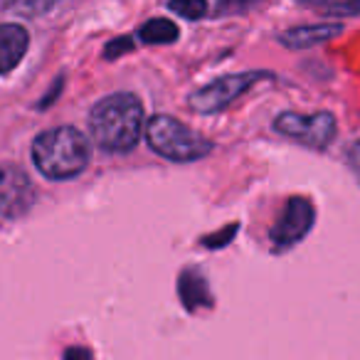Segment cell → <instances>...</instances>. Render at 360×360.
Masks as SVG:
<instances>
[{"label":"cell","mask_w":360,"mask_h":360,"mask_svg":"<svg viewBox=\"0 0 360 360\" xmlns=\"http://www.w3.org/2000/svg\"><path fill=\"white\" fill-rule=\"evenodd\" d=\"M143 129V104L131 91L99 99L89 111V134L106 153H126L136 148Z\"/></svg>","instance_id":"6da1fadb"},{"label":"cell","mask_w":360,"mask_h":360,"mask_svg":"<svg viewBox=\"0 0 360 360\" xmlns=\"http://www.w3.org/2000/svg\"><path fill=\"white\" fill-rule=\"evenodd\" d=\"M91 143L75 126H55L35 136L32 163L45 178L70 180L89 165Z\"/></svg>","instance_id":"7a4b0ae2"},{"label":"cell","mask_w":360,"mask_h":360,"mask_svg":"<svg viewBox=\"0 0 360 360\" xmlns=\"http://www.w3.org/2000/svg\"><path fill=\"white\" fill-rule=\"evenodd\" d=\"M146 143L163 158L173 163H193V160L205 158L212 150V143L193 131L191 126L180 124L178 119L168 114H155L146 124Z\"/></svg>","instance_id":"3957f363"},{"label":"cell","mask_w":360,"mask_h":360,"mask_svg":"<svg viewBox=\"0 0 360 360\" xmlns=\"http://www.w3.org/2000/svg\"><path fill=\"white\" fill-rule=\"evenodd\" d=\"M262 77L271 75H264V72H240V75L220 77V79L193 91L191 99H188V106L195 114H217V111L227 109L235 99H240L245 91H250L252 84H257Z\"/></svg>","instance_id":"277c9868"},{"label":"cell","mask_w":360,"mask_h":360,"mask_svg":"<svg viewBox=\"0 0 360 360\" xmlns=\"http://www.w3.org/2000/svg\"><path fill=\"white\" fill-rule=\"evenodd\" d=\"M274 131L281 136L299 141L309 148H326L335 139V119L330 111H316V114H296V111H284L274 119Z\"/></svg>","instance_id":"5b68a950"},{"label":"cell","mask_w":360,"mask_h":360,"mask_svg":"<svg viewBox=\"0 0 360 360\" xmlns=\"http://www.w3.org/2000/svg\"><path fill=\"white\" fill-rule=\"evenodd\" d=\"M316 220V210L311 205L309 198H289L281 210L279 220L271 227V242L276 250H289V247L299 245L306 235L311 232Z\"/></svg>","instance_id":"8992f818"},{"label":"cell","mask_w":360,"mask_h":360,"mask_svg":"<svg viewBox=\"0 0 360 360\" xmlns=\"http://www.w3.org/2000/svg\"><path fill=\"white\" fill-rule=\"evenodd\" d=\"M35 202V186L15 163H0V217H22Z\"/></svg>","instance_id":"52a82bcc"},{"label":"cell","mask_w":360,"mask_h":360,"mask_svg":"<svg viewBox=\"0 0 360 360\" xmlns=\"http://www.w3.org/2000/svg\"><path fill=\"white\" fill-rule=\"evenodd\" d=\"M340 32H343L340 22H314V25H299L291 27V30H284L279 35V42L284 47H289V50H309V47L333 40Z\"/></svg>","instance_id":"ba28073f"},{"label":"cell","mask_w":360,"mask_h":360,"mask_svg":"<svg viewBox=\"0 0 360 360\" xmlns=\"http://www.w3.org/2000/svg\"><path fill=\"white\" fill-rule=\"evenodd\" d=\"M30 47V32L18 22L0 25V75H11Z\"/></svg>","instance_id":"9c48e42d"},{"label":"cell","mask_w":360,"mask_h":360,"mask_svg":"<svg viewBox=\"0 0 360 360\" xmlns=\"http://www.w3.org/2000/svg\"><path fill=\"white\" fill-rule=\"evenodd\" d=\"M178 291H180V299L188 309H198V306H207L210 304V291H207L205 284V276L198 274V271L188 269L186 274L180 276L178 281Z\"/></svg>","instance_id":"30bf717a"},{"label":"cell","mask_w":360,"mask_h":360,"mask_svg":"<svg viewBox=\"0 0 360 360\" xmlns=\"http://www.w3.org/2000/svg\"><path fill=\"white\" fill-rule=\"evenodd\" d=\"M178 25L173 20H165V18H150L136 32V37L146 45H170V42L178 40Z\"/></svg>","instance_id":"8fae6325"},{"label":"cell","mask_w":360,"mask_h":360,"mask_svg":"<svg viewBox=\"0 0 360 360\" xmlns=\"http://www.w3.org/2000/svg\"><path fill=\"white\" fill-rule=\"evenodd\" d=\"M304 6L328 18H345L360 13V3H304Z\"/></svg>","instance_id":"7c38bea8"},{"label":"cell","mask_w":360,"mask_h":360,"mask_svg":"<svg viewBox=\"0 0 360 360\" xmlns=\"http://www.w3.org/2000/svg\"><path fill=\"white\" fill-rule=\"evenodd\" d=\"M168 11L178 13V15H183L186 20H200L210 8H207L205 3H200V0H180V3H168Z\"/></svg>","instance_id":"4fadbf2b"},{"label":"cell","mask_w":360,"mask_h":360,"mask_svg":"<svg viewBox=\"0 0 360 360\" xmlns=\"http://www.w3.org/2000/svg\"><path fill=\"white\" fill-rule=\"evenodd\" d=\"M129 50H134V40H131V37H116V40H111L109 45L104 47V57L106 60H116V57Z\"/></svg>","instance_id":"5bb4252c"},{"label":"cell","mask_w":360,"mask_h":360,"mask_svg":"<svg viewBox=\"0 0 360 360\" xmlns=\"http://www.w3.org/2000/svg\"><path fill=\"white\" fill-rule=\"evenodd\" d=\"M345 158H348L350 170H353V173L358 175V180H360V141H355V143L348 146V153H345Z\"/></svg>","instance_id":"9a60e30c"},{"label":"cell","mask_w":360,"mask_h":360,"mask_svg":"<svg viewBox=\"0 0 360 360\" xmlns=\"http://www.w3.org/2000/svg\"><path fill=\"white\" fill-rule=\"evenodd\" d=\"M62 360H91V350L75 345V348H67V353L62 355Z\"/></svg>","instance_id":"2e32d148"},{"label":"cell","mask_w":360,"mask_h":360,"mask_svg":"<svg viewBox=\"0 0 360 360\" xmlns=\"http://www.w3.org/2000/svg\"><path fill=\"white\" fill-rule=\"evenodd\" d=\"M50 8L52 6H40V8H35V11H50ZM13 11H20V13L25 11L27 13V11H32V8L30 6H13Z\"/></svg>","instance_id":"e0dca14e"}]
</instances>
